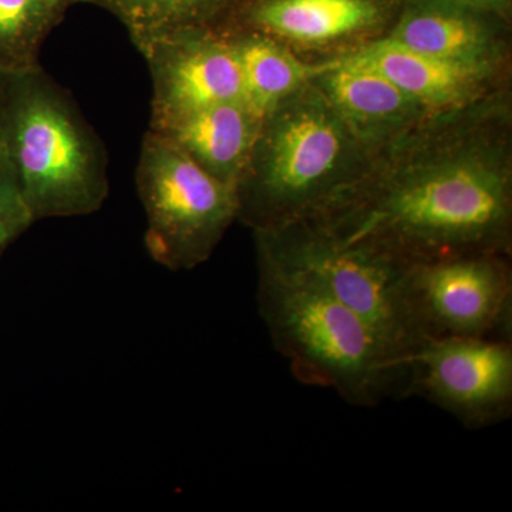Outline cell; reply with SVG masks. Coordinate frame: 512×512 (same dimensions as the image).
Returning a JSON list of instances; mask_svg holds the SVG:
<instances>
[{"mask_svg": "<svg viewBox=\"0 0 512 512\" xmlns=\"http://www.w3.org/2000/svg\"><path fill=\"white\" fill-rule=\"evenodd\" d=\"M10 74L0 72V116H2L3 103H5L6 87Z\"/></svg>", "mask_w": 512, "mask_h": 512, "instance_id": "obj_20", "label": "cell"}, {"mask_svg": "<svg viewBox=\"0 0 512 512\" xmlns=\"http://www.w3.org/2000/svg\"><path fill=\"white\" fill-rule=\"evenodd\" d=\"M153 79L150 123L225 103L244 104L234 37L207 28L157 37L137 46Z\"/></svg>", "mask_w": 512, "mask_h": 512, "instance_id": "obj_9", "label": "cell"}, {"mask_svg": "<svg viewBox=\"0 0 512 512\" xmlns=\"http://www.w3.org/2000/svg\"><path fill=\"white\" fill-rule=\"evenodd\" d=\"M254 234L259 247L315 272L409 377L410 360L429 340L410 296L409 262L340 241L308 220Z\"/></svg>", "mask_w": 512, "mask_h": 512, "instance_id": "obj_5", "label": "cell"}, {"mask_svg": "<svg viewBox=\"0 0 512 512\" xmlns=\"http://www.w3.org/2000/svg\"><path fill=\"white\" fill-rule=\"evenodd\" d=\"M256 256L259 313L299 382L356 407L406 394V373L315 272L259 245Z\"/></svg>", "mask_w": 512, "mask_h": 512, "instance_id": "obj_2", "label": "cell"}, {"mask_svg": "<svg viewBox=\"0 0 512 512\" xmlns=\"http://www.w3.org/2000/svg\"><path fill=\"white\" fill-rule=\"evenodd\" d=\"M376 18L369 0H265L252 10L256 32L298 43H325Z\"/></svg>", "mask_w": 512, "mask_h": 512, "instance_id": "obj_15", "label": "cell"}, {"mask_svg": "<svg viewBox=\"0 0 512 512\" xmlns=\"http://www.w3.org/2000/svg\"><path fill=\"white\" fill-rule=\"evenodd\" d=\"M466 8L448 3H424L403 16L386 39L397 45L453 62L488 64L493 42L484 23Z\"/></svg>", "mask_w": 512, "mask_h": 512, "instance_id": "obj_13", "label": "cell"}, {"mask_svg": "<svg viewBox=\"0 0 512 512\" xmlns=\"http://www.w3.org/2000/svg\"><path fill=\"white\" fill-rule=\"evenodd\" d=\"M501 2H505V0H501Z\"/></svg>", "mask_w": 512, "mask_h": 512, "instance_id": "obj_23", "label": "cell"}, {"mask_svg": "<svg viewBox=\"0 0 512 512\" xmlns=\"http://www.w3.org/2000/svg\"><path fill=\"white\" fill-rule=\"evenodd\" d=\"M355 55L386 74L423 109L467 100L483 83L488 64L461 63L413 52L382 39Z\"/></svg>", "mask_w": 512, "mask_h": 512, "instance_id": "obj_12", "label": "cell"}, {"mask_svg": "<svg viewBox=\"0 0 512 512\" xmlns=\"http://www.w3.org/2000/svg\"><path fill=\"white\" fill-rule=\"evenodd\" d=\"M454 2L463 3V5L470 6V8H494L501 0H454Z\"/></svg>", "mask_w": 512, "mask_h": 512, "instance_id": "obj_19", "label": "cell"}, {"mask_svg": "<svg viewBox=\"0 0 512 512\" xmlns=\"http://www.w3.org/2000/svg\"><path fill=\"white\" fill-rule=\"evenodd\" d=\"M348 244L409 264L510 247L511 187L503 165L454 154L377 181H362L311 218Z\"/></svg>", "mask_w": 512, "mask_h": 512, "instance_id": "obj_1", "label": "cell"}, {"mask_svg": "<svg viewBox=\"0 0 512 512\" xmlns=\"http://www.w3.org/2000/svg\"><path fill=\"white\" fill-rule=\"evenodd\" d=\"M232 37L241 60L244 106L261 121L282 101L312 83L328 66V63L302 62L264 33L252 32Z\"/></svg>", "mask_w": 512, "mask_h": 512, "instance_id": "obj_14", "label": "cell"}, {"mask_svg": "<svg viewBox=\"0 0 512 512\" xmlns=\"http://www.w3.org/2000/svg\"><path fill=\"white\" fill-rule=\"evenodd\" d=\"M507 254L470 252L410 264L409 291L427 338L511 339Z\"/></svg>", "mask_w": 512, "mask_h": 512, "instance_id": "obj_7", "label": "cell"}, {"mask_svg": "<svg viewBox=\"0 0 512 512\" xmlns=\"http://www.w3.org/2000/svg\"><path fill=\"white\" fill-rule=\"evenodd\" d=\"M126 23L136 46L148 40L205 28L222 0H103Z\"/></svg>", "mask_w": 512, "mask_h": 512, "instance_id": "obj_17", "label": "cell"}, {"mask_svg": "<svg viewBox=\"0 0 512 512\" xmlns=\"http://www.w3.org/2000/svg\"><path fill=\"white\" fill-rule=\"evenodd\" d=\"M357 144L316 84H306L262 121L237 184L238 220L256 231L328 210L362 183L349 165Z\"/></svg>", "mask_w": 512, "mask_h": 512, "instance_id": "obj_3", "label": "cell"}, {"mask_svg": "<svg viewBox=\"0 0 512 512\" xmlns=\"http://www.w3.org/2000/svg\"><path fill=\"white\" fill-rule=\"evenodd\" d=\"M136 183L146 212L148 255L170 271L204 264L238 220L237 188L151 130L141 143Z\"/></svg>", "mask_w": 512, "mask_h": 512, "instance_id": "obj_6", "label": "cell"}, {"mask_svg": "<svg viewBox=\"0 0 512 512\" xmlns=\"http://www.w3.org/2000/svg\"><path fill=\"white\" fill-rule=\"evenodd\" d=\"M3 249H5V248L0 247V255H2Z\"/></svg>", "mask_w": 512, "mask_h": 512, "instance_id": "obj_22", "label": "cell"}, {"mask_svg": "<svg viewBox=\"0 0 512 512\" xmlns=\"http://www.w3.org/2000/svg\"><path fill=\"white\" fill-rule=\"evenodd\" d=\"M46 2L47 5L59 15L60 9H62L64 5H67V3H72L73 0H46Z\"/></svg>", "mask_w": 512, "mask_h": 512, "instance_id": "obj_21", "label": "cell"}, {"mask_svg": "<svg viewBox=\"0 0 512 512\" xmlns=\"http://www.w3.org/2000/svg\"><path fill=\"white\" fill-rule=\"evenodd\" d=\"M0 146L36 222L93 214L109 197L99 138L40 66L9 76Z\"/></svg>", "mask_w": 512, "mask_h": 512, "instance_id": "obj_4", "label": "cell"}, {"mask_svg": "<svg viewBox=\"0 0 512 512\" xmlns=\"http://www.w3.org/2000/svg\"><path fill=\"white\" fill-rule=\"evenodd\" d=\"M313 83L359 143L393 136L423 110L386 74L357 55L328 63Z\"/></svg>", "mask_w": 512, "mask_h": 512, "instance_id": "obj_10", "label": "cell"}, {"mask_svg": "<svg viewBox=\"0 0 512 512\" xmlns=\"http://www.w3.org/2000/svg\"><path fill=\"white\" fill-rule=\"evenodd\" d=\"M55 16L46 0H0V72L39 66L40 47Z\"/></svg>", "mask_w": 512, "mask_h": 512, "instance_id": "obj_16", "label": "cell"}, {"mask_svg": "<svg viewBox=\"0 0 512 512\" xmlns=\"http://www.w3.org/2000/svg\"><path fill=\"white\" fill-rule=\"evenodd\" d=\"M262 121L242 103H225L150 123L205 171L237 188Z\"/></svg>", "mask_w": 512, "mask_h": 512, "instance_id": "obj_11", "label": "cell"}, {"mask_svg": "<svg viewBox=\"0 0 512 512\" xmlns=\"http://www.w3.org/2000/svg\"><path fill=\"white\" fill-rule=\"evenodd\" d=\"M406 394H419L468 429L507 419L512 410V342L434 338L410 360Z\"/></svg>", "mask_w": 512, "mask_h": 512, "instance_id": "obj_8", "label": "cell"}, {"mask_svg": "<svg viewBox=\"0 0 512 512\" xmlns=\"http://www.w3.org/2000/svg\"><path fill=\"white\" fill-rule=\"evenodd\" d=\"M35 222L18 174L0 146V247H8Z\"/></svg>", "mask_w": 512, "mask_h": 512, "instance_id": "obj_18", "label": "cell"}]
</instances>
